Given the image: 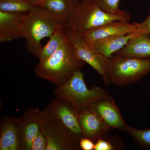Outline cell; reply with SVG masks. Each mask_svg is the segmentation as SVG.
<instances>
[{"label":"cell","mask_w":150,"mask_h":150,"mask_svg":"<svg viewBox=\"0 0 150 150\" xmlns=\"http://www.w3.org/2000/svg\"><path fill=\"white\" fill-rule=\"evenodd\" d=\"M137 26L138 23H130L118 21L103 25L80 35L88 43L94 45L96 41L101 38L135 33Z\"/></svg>","instance_id":"obj_12"},{"label":"cell","mask_w":150,"mask_h":150,"mask_svg":"<svg viewBox=\"0 0 150 150\" xmlns=\"http://www.w3.org/2000/svg\"><path fill=\"white\" fill-rule=\"evenodd\" d=\"M28 1L32 4L33 5L35 6L40 1H43V0H28Z\"/></svg>","instance_id":"obj_26"},{"label":"cell","mask_w":150,"mask_h":150,"mask_svg":"<svg viewBox=\"0 0 150 150\" xmlns=\"http://www.w3.org/2000/svg\"><path fill=\"white\" fill-rule=\"evenodd\" d=\"M74 1H79V0H74Z\"/></svg>","instance_id":"obj_28"},{"label":"cell","mask_w":150,"mask_h":150,"mask_svg":"<svg viewBox=\"0 0 150 150\" xmlns=\"http://www.w3.org/2000/svg\"><path fill=\"white\" fill-rule=\"evenodd\" d=\"M46 107L51 114L75 137L79 139L83 138L79 114L72 104L55 97Z\"/></svg>","instance_id":"obj_8"},{"label":"cell","mask_w":150,"mask_h":150,"mask_svg":"<svg viewBox=\"0 0 150 150\" xmlns=\"http://www.w3.org/2000/svg\"><path fill=\"white\" fill-rule=\"evenodd\" d=\"M20 21L28 51L38 58L41 41L65 27L63 20L46 9L34 6L27 13L20 14Z\"/></svg>","instance_id":"obj_1"},{"label":"cell","mask_w":150,"mask_h":150,"mask_svg":"<svg viewBox=\"0 0 150 150\" xmlns=\"http://www.w3.org/2000/svg\"><path fill=\"white\" fill-rule=\"evenodd\" d=\"M24 38L20 14L0 11V42H8Z\"/></svg>","instance_id":"obj_13"},{"label":"cell","mask_w":150,"mask_h":150,"mask_svg":"<svg viewBox=\"0 0 150 150\" xmlns=\"http://www.w3.org/2000/svg\"><path fill=\"white\" fill-rule=\"evenodd\" d=\"M55 97L65 100L72 104L79 114L98 100L110 96L108 92L98 86L88 88L81 70L75 73L64 84L54 89Z\"/></svg>","instance_id":"obj_5"},{"label":"cell","mask_w":150,"mask_h":150,"mask_svg":"<svg viewBox=\"0 0 150 150\" xmlns=\"http://www.w3.org/2000/svg\"><path fill=\"white\" fill-rule=\"evenodd\" d=\"M79 120L83 138L90 139L95 143L108 136L111 129L96 112L89 108L79 114Z\"/></svg>","instance_id":"obj_11"},{"label":"cell","mask_w":150,"mask_h":150,"mask_svg":"<svg viewBox=\"0 0 150 150\" xmlns=\"http://www.w3.org/2000/svg\"><path fill=\"white\" fill-rule=\"evenodd\" d=\"M100 8L107 13L112 14H122L125 11L119 8L120 0H93Z\"/></svg>","instance_id":"obj_22"},{"label":"cell","mask_w":150,"mask_h":150,"mask_svg":"<svg viewBox=\"0 0 150 150\" xmlns=\"http://www.w3.org/2000/svg\"><path fill=\"white\" fill-rule=\"evenodd\" d=\"M42 131L47 139L46 150H80V140L51 114L47 107L40 110Z\"/></svg>","instance_id":"obj_6"},{"label":"cell","mask_w":150,"mask_h":150,"mask_svg":"<svg viewBox=\"0 0 150 150\" xmlns=\"http://www.w3.org/2000/svg\"><path fill=\"white\" fill-rule=\"evenodd\" d=\"M34 6L28 0H0V11L11 13H27Z\"/></svg>","instance_id":"obj_19"},{"label":"cell","mask_w":150,"mask_h":150,"mask_svg":"<svg viewBox=\"0 0 150 150\" xmlns=\"http://www.w3.org/2000/svg\"><path fill=\"white\" fill-rule=\"evenodd\" d=\"M76 2L74 0H43L35 6L46 9L65 23Z\"/></svg>","instance_id":"obj_18"},{"label":"cell","mask_w":150,"mask_h":150,"mask_svg":"<svg viewBox=\"0 0 150 150\" xmlns=\"http://www.w3.org/2000/svg\"><path fill=\"white\" fill-rule=\"evenodd\" d=\"M137 34L136 33H132L101 38L96 41L94 46L99 53L109 59L122 49L130 39Z\"/></svg>","instance_id":"obj_16"},{"label":"cell","mask_w":150,"mask_h":150,"mask_svg":"<svg viewBox=\"0 0 150 150\" xmlns=\"http://www.w3.org/2000/svg\"><path fill=\"white\" fill-rule=\"evenodd\" d=\"M124 145L121 138L116 136H108L99 139L95 143L94 150H120Z\"/></svg>","instance_id":"obj_21"},{"label":"cell","mask_w":150,"mask_h":150,"mask_svg":"<svg viewBox=\"0 0 150 150\" xmlns=\"http://www.w3.org/2000/svg\"><path fill=\"white\" fill-rule=\"evenodd\" d=\"M67 37L74 48L78 57L95 70L103 79L104 77L108 59L99 53L94 45L82 36L65 28Z\"/></svg>","instance_id":"obj_7"},{"label":"cell","mask_w":150,"mask_h":150,"mask_svg":"<svg viewBox=\"0 0 150 150\" xmlns=\"http://www.w3.org/2000/svg\"><path fill=\"white\" fill-rule=\"evenodd\" d=\"M127 132L141 148L150 149V128L139 129L129 126Z\"/></svg>","instance_id":"obj_20"},{"label":"cell","mask_w":150,"mask_h":150,"mask_svg":"<svg viewBox=\"0 0 150 150\" xmlns=\"http://www.w3.org/2000/svg\"><path fill=\"white\" fill-rule=\"evenodd\" d=\"M79 144L81 150H94V142L88 138H81L80 140Z\"/></svg>","instance_id":"obj_25"},{"label":"cell","mask_w":150,"mask_h":150,"mask_svg":"<svg viewBox=\"0 0 150 150\" xmlns=\"http://www.w3.org/2000/svg\"><path fill=\"white\" fill-rule=\"evenodd\" d=\"M47 145L46 138L40 131L33 139L30 150H46Z\"/></svg>","instance_id":"obj_23"},{"label":"cell","mask_w":150,"mask_h":150,"mask_svg":"<svg viewBox=\"0 0 150 150\" xmlns=\"http://www.w3.org/2000/svg\"><path fill=\"white\" fill-rule=\"evenodd\" d=\"M136 33H146L150 35V13L145 20L141 23H138Z\"/></svg>","instance_id":"obj_24"},{"label":"cell","mask_w":150,"mask_h":150,"mask_svg":"<svg viewBox=\"0 0 150 150\" xmlns=\"http://www.w3.org/2000/svg\"><path fill=\"white\" fill-rule=\"evenodd\" d=\"M131 16L125 11L122 14L107 13L94 1L85 3L76 2L65 22V28L82 35L89 30L114 21L129 22Z\"/></svg>","instance_id":"obj_3"},{"label":"cell","mask_w":150,"mask_h":150,"mask_svg":"<svg viewBox=\"0 0 150 150\" xmlns=\"http://www.w3.org/2000/svg\"><path fill=\"white\" fill-rule=\"evenodd\" d=\"M85 62L78 57L69 39L46 61L38 62L35 67L37 77L46 80L60 86L67 83Z\"/></svg>","instance_id":"obj_2"},{"label":"cell","mask_w":150,"mask_h":150,"mask_svg":"<svg viewBox=\"0 0 150 150\" xmlns=\"http://www.w3.org/2000/svg\"><path fill=\"white\" fill-rule=\"evenodd\" d=\"M0 150H21L17 118L6 116L1 120Z\"/></svg>","instance_id":"obj_14"},{"label":"cell","mask_w":150,"mask_h":150,"mask_svg":"<svg viewBox=\"0 0 150 150\" xmlns=\"http://www.w3.org/2000/svg\"><path fill=\"white\" fill-rule=\"evenodd\" d=\"M68 39L65 31V27L58 30L54 33V34L49 38V40L46 45L40 48L38 56L39 62H43L47 60Z\"/></svg>","instance_id":"obj_17"},{"label":"cell","mask_w":150,"mask_h":150,"mask_svg":"<svg viewBox=\"0 0 150 150\" xmlns=\"http://www.w3.org/2000/svg\"><path fill=\"white\" fill-rule=\"evenodd\" d=\"M87 108L96 112L111 129L127 132L129 125L124 121L121 111L111 96L95 101Z\"/></svg>","instance_id":"obj_10"},{"label":"cell","mask_w":150,"mask_h":150,"mask_svg":"<svg viewBox=\"0 0 150 150\" xmlns=\"http://www.w3.org/2000/svg\"><path fill=\"white\" fill-rule=\"evenodd\" d=\"M150 71V59L114 54L108 59L103 78L106 86H127L136 83Z\"/></svg>","instance_id":"obj_4"},{"label":"cell","mask_w":150,"mask_h":150,"mask_svg":"<svg viewBox=\"0 0 150 150\" xmlns=\"http://www.w3.org/2000/svg\"><path fill=\"white\" fill-rule=\"evenodd\" d=\"M21 150H30L33 139L41 131L43 121L40 110L28 108L21 116L17 118Z\"/></svg>","instance_id":"obj_9"},{"label":"cell","mask_w":150,"mask_h":150,"mask_svg":"<svg viewBox=\"0 0 150 150\" xmlns=\"http://www.w3.org/2000/svg\"><path fill=\"white\" fill-rule=\"evenodd\" d=\"M115 54L122 56L150 59V35L137 33L122 49Z\"/></svg>","instance_id":"obj_15"},{"label":"cell","mask_w":150,"mask_h":150,"mask_svg":"<svg viewBox=\"0 0 150 150\" xmlns=\"http://www.w3.org/2000/svg\"><path fill=\"white\" fill-rule=\"evenodd\" d=\"M93 0H81V2L83 3H87L91 2Z\"/></svg>","instance_id":"obj_27"}]
</instances>
